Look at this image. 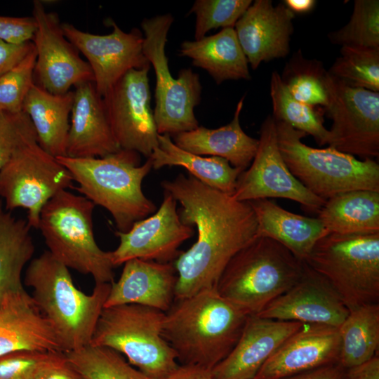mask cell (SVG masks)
I'll list each match as a JSON object with an SVG mask.
<instances>
[{"mask_svg": "<svg viewBox=\"0 0 379 379\" xmlns=\"http://www.w3.org/2000/svg\"><path fill=\"white\" fill-rule=\"evenodd\" d=\"M56 159L78 184L76 190L109 212L117 231L128 232L156 211L142 190V180L152 168L149 158L140 165L139 153L121 149L102 157Z\"/></svg>", "mask_w": 379, "mask_h": 379, "instance_id": "277c9868", "label": "cell"}, {"mask_svg": "<svg viewBox=\"0 0 379 379\" xmlns=\"http://www.w3.org/2000/svg\"><path fill=\"white\" fill-rule=\"evenodd\" d=\"M150 67L128 71L102 97L109 123L119 147L149 158L159 146L148 72Z\"/></svg>", "mask_w": 379, "mask_h": 379, "instance_id": "4fadbf2b", "label": "cell"}, {"mask_svg": "<svg viewBox=\"0 0 379 379\" xmlns=\"http://www.w3.org/2000/svg\"><path fill=\"white\" fill-rule=\"evenodd\" d=\"M161 185L180 203L181 221L197 231L195 243L173 262L178 274L175 299L215 288L232 258L258 237L252 207L190 174H179Z\"/></svg>", "mask_w": 379, "mask_h": 379, "instance_id": "6da1fadb", "label": "cell"}, {"mask_svg": "<svg viewBox=\"0 0 379 379\" xmlns=\"http://www.w3.org/2000/svg\"><path fill=\"white\" fill-rule=\"evenodd\" d=\"M279 152L293 175L309 191L326 201L352 190L379 192V165L362 161L331 147L317 149L301 139L307 135L276 121Z\"/></svg>", "mask_w": 379, "mask_h": 379, "instance_id": "52a82bcc", "label": "cell"}, {"mask_svg": "<svg viewBox=\"0 0 379 379\" xmlns=\"http://www.w3.org/2000/svg\"><path fill=\"white\" fill-rule=\"evenodd\" d=\"M178 274L173 262L131 259L111 284L104 307L135 304L166 313L175 299Z\"/></svg>", "mask_w": 379, "mask_h": 379, "instance_id": "603a6c76", "label": "cell"}, {"mask_svg": "<svg viewBox=\"0 0 379 379\" xmlns=\"http://www.w3.org/2000/svg\"><path fill=\"white\" fill-rule=\"evenodd\" d=\"M326 85L324 109L333 120L328 147L364 159L378 157L379 92L350 86L328 71Z\"/></svg>", "mask_w": 379, "mask_h": 379, "instance_id": "7c38bea8", "label": "cell"}, {"mask_svg": "<svg viewBox=\"0 0 379 379\" xmlns=\"http://www.w3.org/2000/svg\"><path fill=\"white\" fill-rule=\"evenodd\" d=\"M36 30L34 18L0 15V39L11 44H21L32 41Z\"/></svg>", "mask_w": 379, "mask_h": 379, "instance_id": "b9f144b4", "label": "cell"}, {"mask_svg": "<svg viewBox=\"0 0 379 379\" xmlns=\"http://www.w3.org/2000/svg\"><path fill=\"white\" fill-rule=\"evenodd\" d=\"M34 48L32 41L11 44L0 39V77L19 64Z\"/></svg>", "mask_w": 379, "mask_h": 379, "instance_id": "ee69618b", "label": "cell"}, {"mask_svg": "<svg viewBox=\"0 0 379 379\" xmlns=\"http://www.w3.org/2000/svg\"><path fill=\"white\" fill-rule=\"evenodd\" d=\"M338 331L340 350L338 363L345 369L359 366L378 355L379 303L350 310Z\"/></svg>", "mask_w": 379, "mask_h": 379, "instance_id": "1f68e13d", "label": "cell"}, {"mask_svg": "<svg viewBox=\"0 0 379 379\" xmlns=\"http://www.w3.org/2000/svg\"><path fill=\"white\" fill-rule=\"evenodd\" d=\"M328 72L353 87L379 92V48L343 46Z\"/></svg>", "mask_w": 379, "mask_h": 379, "instance_id": "d590c367", "label": "cell"}, {"mask_svg": "<svg viewBox=\"0 0 379 379\" xmlns=\"http://www.w3.org/2000/svg\"><path fill=\"white\" fill-rule=\"evenodd\" d=\"M110 34L100 35L84 32L71 23H62L66 38L86 58L98 94L103 97L129 70L150 67L143 50V34L137 28L123 31L114 21Z\"/></svg>", "mask_w": 379, "mask_h": 379, "instance_id": "2e32d148", "label": "cell"}, {"mask_svg": "<svg viewBox=\"0 0 379 379\" xmlns=\"http://www.w3.org/2000/svg\"><path fill=\"white\" fill-rule=\"evenodd\" d=\"M34 244L27 220L14 216L0 199V298L23 287L22 272Z\"/></svg>", "mask_w": 379, "mask_h": 379, "instance_id": "4dcf8cb0", "label": "cell"}, {"mask_svg": "<svg viewBox=\"0 0 379 379\" xmlns=\"http://www.w3.org/2000/svg\"><path fill=\"white\" fill-rule=\"evenodd\" d=\"M244 100L242 97L239 101L234 117L228 124L215 129L199 126L171 135L173 142L188 152L221 157L233 167L245 171L255 155L259 140L248 135L241 126L239 117Z\"/></svg>", "mask_w": 379, "mask_h": 379, "instance_id": "d4e9b609", "label": "cell"}, {"mask_svg": "<svg viewBox=\"0 0 379 379\" xmlns=\"http://www.w3.org/2000/svg\"><path fill=\"white\" fill-rule=\"evenodd\" d=\"M302 324L249 315L235 346L211 369L213 379H254L269 357Z\"/></svg>", "mask_w": 379, "mask_h": 379, "instance_id": "44dd1931", "label": "cell"}, {"mask_svg": "<svg viewBox=\"0 0 379 379\" xmlns=\"http://www.w3.org/2000/svg\"><path fill=\"white\" fill-rule=\"evenodd\" d=\"M165 313L135 304L104 307L90 345L111 348L149 379L167 376L179 366L162 335Z\"/></svg>", "mask_w": 379, "mask_h": 379, "instance_id": "ba28073f", "label": "cell"}, {"mask_svg": "<svg viewBox=\"0 0 379 379\" xmlns=\"http://www.w3.org/2000/svg\"><path fill=\"white\" fill-rule=\"evenodd\" d=\"M332 44L379 48V1L355 0L347 25L328 34Z\"/></svg>", "mask_w": 379, "mask_h": 379, "instance_id": "8d00e7d4", "label": "cell"}, {"mask_svg": "<svg viewBox=\"0 0 379 379\" xmlns=\"http://www.w3.org/2000/svg\"><path fill=\"white\" fill-rule=\"evenodd\" d=\"M340 350L338 328L303 324L269 357L254 379H284L338 363Z\"/></svg>", "mask_w": 379, "mask_h": 379, "instance_id": "d6986e66", "label": "cell"}, {"mask_svg": "<svg viewBox=\"0 0 379 379\" xmlns=\"http://www.w3.org/2000/svg\"><path fill=\"white\" fill-rule=\"evenodd\" d=\"M348 379H379V357L375 356L369 361L347 369Z\"/></svg>", "mask_w": 379, "mask_h": 379, "instance_id": "7dc6e473", "label": "cell"}, {"mask_svg": "<svg viewBox=\"0 0 379 379\" xmlns=\"http://www.w3.org/2000/svg\"><path fill=\"white\" fill-rule=\"evenodd\" d=\"M349 312L330 284L305 262L299 281L270 302L258 316L338 328Z\"/></svg>", "mask_w": 379, "mask_h": 379, "instance_id": "ac0fdd59", "label": "cell"}, {"mask_svg": "<svg viewBox=\"0 0 379 379\" xmlns=\"http://www.w3.org/2000/svg\"><path fill=\"white\" fill-rule=\"evenodd\" d=\"M249 314L215 288L175 299L165 313L162 335L182 364L212 369L235 346Z\"/></svg>", "mask_w": 379, "mask_h": 379, "instance_id": "7a4b0ae2", "label": "cell"}, {"mask_svg": "<svg viewBox=\"0 0 379 379\" xmlns=\"http://www.w3.org/2000/svg\"><path fill=\"white\" fill-rule=\"evenodd\" d=\"M180 55L192 59V65L206 70L217 84L229 79H251L248 60L234 27L194 41H185Z\"/></svg>", "mask_w": 379, "mask_h": 379, "instance_id": "83f0119b", "label": "cell"}, {"mask_svg": "<svg viewBox=\"0 0 379 379\" xmlns=\"http://www.w3.org/2000/svg\"><path fill=\"white\" fill-rule=\"evenodd\" d=\"M95 206L85 197L62 190L43 207L38 230L48 251L67 267L91 275L95 284H112L111 253L102 250L94 237Z\"/></svg>", "mask_w": 379, "mask_h": 379, "instance_id": "8992f818", "label": "cell"}, {"mask_svg": "<svg viewBox=\"0 0 379 379\" xmlns=\"http://www.w3.org/2000/svg\"><path fill=\"white\" fill-rule=\"evenodd\" d=\"M63 352L85 379H149L111 348L88 345Z\"/></svg>", "mask_w": 379, "mask_h": 379, "instance_id": "836d02e7", "label": "cell"}, {"mask_svg": "<svg viewBox=\"0 0 379 379\" xmlns=\"http://www.w3.org/2000/svg\"><path fill=\"white\" fill-rule=\"evenodd\" d=\"M258 224V237L270 238L305 260L317 242L329 234L318 218L285 210L268 199L248 201Z\"/></svg>", "mask_w": 379, "mask_h": 379, "instance_id": "484cf974", "label": "cell"}, {"mask_svg": "<svg viewBox=\"0 0 379 379\" xmlns=\"http://www.w3.org/2000/svg\"><path fill=\"white\" fill-rule=\"evenodd\" d=\"M32 16L36 22L32 39L36 54L34 84L60 95L80 84L93 82L90 65L65 36L58 15L46 11L41 1L34 0Z\"/></svg>", "mask_w": 379, "mask_h": 379, "instance_id": "9a60e30c", "label": "cell"}, {"mask_svg": "<svg viewBox=\"0 0 379 379\" xmlns=\"http://www.w3.org/2000/svg\"><path fill=\"white\" fill-rule=\"evenodd\" d=\"M173 22V16L168 13L145 18L141 22L143 53L156 77L153 112L157 132L170 136L199 126L194 110L201 95L199 76L191 69H181L177 78L171 74L165 48Z\"/></svg>", "mask_w": 379, "mask_h": 379, "instance_id": "30bf717a", "label": "cell"}, {"mask_svg": "<svg viewBox=\"0 0 379 379\" xmlns=\"http://www.w3.org/2000/svg\"><path fill=\"white\" fill-rule=\"evenodd\" d=\"M317 218L329 233H379V192L352 190L325 201Z\"/></svg>", "mask_w": 379, "mask_h": 379, "instance_id": "f1b7e54d", "label": "cell"}, {"mask_svg": "<svg viewBox=\"0 0 379 379\" xmlns=\"http://www.w3.org/2000/svg\"><path fill=\"white\" fill-rule=\"evenodd\" d=\"M73 92L66 156L102 157L121 149L113 135L102 98L94 83L80 84Z\"/></svg>", "mask_w": 379, "mask_h": 379, "instance_id": "cb8c5ba5", "label": "cell"}, {"mask_svg": "<svg viewBox=\"0 0 379 379\" xmlns=\"http://www.w3.org/2000/svg\"><path fill=\"white\" fill-rule=\"evenodd\" d=\"M34 49L15 67L0 77V110L22 111L24 100L34 84Z\"/></svg>", "mask_w": 379, "mask_h": 379, "instance_id": "f35d334b", "label": "cell"}, {"mask_svg": "<svg viewBox=\"0 0 379 379\" xmlns=\"http://www.w3.org/2000/svg\"><path fill=\"white\" fill-rule=\"evenodd\" d=\"M304 266L279 242L257 237L232 258L215 289L249 315H258L299 281Z\"/></svg>", "mask_w": 379, "mask_h": 379, "instance_id": "5b68a950", "label": "cell"}, {"mask_svg": "<svg viewBox=\"0 0 379 379\" xmlns=\"http://www.w3.org/2000/svg\"><path fill=\"white\" fill-rule=\"evenodd\" d=\"M159 146L149 157L152 168L181 166L202 183L232 195L239 175L242 172L226 159L218 157H202L178 147L168 134L158 135Z\"/></svg>", "mask_w": 379, "mask_h": 379, "instance_id": "f546056e", "label": "cell"}, {"mask_svg": "<svg viewBox=\"0 0 379 379\" xmlns=\"http://www.w3.org/2000/svg\"><path fill=\"white\" fill-rule=\"evenodd\" d=\"M251 4V0L195 1L190 11L196 15L195 40L204 38L212 29L234 27Z\"/></svg>", "mask_w": 379, "mask_h": 379, "instance_id": "74e56055", "label": "cell"}, {"mask_svg": "<svg viewBox=\"0 0 379 379\" xmlns=\"http://www.w3.org/2000/svg\"><path fill=\"white\" fill-rule=\"evenodd\" d=\"M18 351L63 352L54 330L24 288L0 298V357Z\"/></svg>", "mask_w": 379, "mask_h": 379, "instance_id": "7402d4cb", "label": "cell"}, {"mask_svg": "<svg viewBox=\"0 0 379 379\" xmlns=\"http://www.w3.org/2000/svg\"><path fill=\"white\" fill-rule=\"evenodd\" d=\"M33 379H85L67 361L63 352H54Z\"/></svg>", "mask_w": 379, "mask_h": 379, "instance_id": "7bdbcfd3", "label": "cell"}, {"mask_svg": "<svg viewBox=\"0 0 379 379\" xmlns=\"http://www.w3.org/2000/svg\"><path fill=\"white\" fill-rule=\"evenodd\" d=\"M270 96L274 120L312 135L321 146L328 145L330 133L324 126V108L306 105L294 98L277 71L271 75Z\"/></svg>", "mask_w": 379, "mask_h": 379, "instance_id": "d6a6232c", "label": "cell"}, {"mask_svg": "<svg viewBox=\"0 0 379 379\" xmlns=\"http://www.w3.org/2000/svg\"><path fill=\"white\" fill-rule=\"evenodd\" d=\"M70 172L37 142L16 151L0 170V197L11 212L27 210V221L38 230L44 205L62 190L73 187Z\"/></svg>", "mask_w": 379, "mask_h": 379, "instance_id": "8fae6325", "label": "cell"}, {"mask_svg": "<svg viewBox=\"0 0 379 379\" xmlns=\"http://www.w3.org/2000/svg\"><path fill=\"white\" fill-rule=\"evenodd\" d=\"M304 261L330 284L349 310L379 303V233H329Z\"/></svg>", "mask_w": 379, "mask_h": 379, "instance_id": "9c48e42d", "label": "cell"}, {"mask_svg": "<svg viewBox=\"0 0 379 379\" xmlns=\"http://www.w3.org/2000/svg\"><path fill=\"white\" fill-rule=\"evenodd\" d=\"M54 352L18 351L0 357V379H33Z\"/></svg>", "mask_w": 379, "mask_h": 379, "instance_id": "60d3db41", "label": "cell"}, {"mask_svg": "<svg viewBox=\"0 0 379 379\" xmlns=\"http://www.w3.org/2000/svg\"><path fill=\"white\" fill-rule=\"evenodd\" d=\"M159 379H213L211 369L192 364H181L171 373Z\"/></svg>", "mask_w": 379, "mask_h": 379, "instance_id": "bcb514c9", "label": "cell"}, {"mask_svg": "<svg viewBox=\"0 0 379 379\" xmlns=\"http://www.w3.org/2000/svg\"><path fill=\"white\" fill-rule=\"evenodd\" d=\"M314 0H286L285 5L293 13H306L313 8L315 4Z\"/></svg>", "mask_w": 379, "mask_h": 379, "instance_id": "c3c4849f", "label": "cell"}, {"mask_svg": "<svg viewBox=\"0 0 379 379\" xmlns=\"http://www.w3.org/2000/svg\"><path fill=\"white\" fill-rule=\"evenodd\" d=\"M284 379H348V375L347 369L335 363Z\"/></svg>", "mask_w": 379, "mask_h": 379, "instance_id": "f6af8a7d", "label": "cell"}, {"mask_svg": "<svg viewBox=\"0 0 379 379\" xmlns=\"http://www.w3.org/2000/svg\"><path fill=\"white\" fill-rule=\"evenodd\" d=\"M24 284L32 288V296L54 330L63 352L91 344L111 284H95L91 294L84 293L75 286L69 268L48 251L30 260Z\"/></svg>", "mask_w": 379, "mask_h": 379, "instance_id": "3957f363", "label": "cell"}, {"mask_svg": "<svg viewBox=\"0 0 379 379\" xmlns=\"http://www.w3.org/2000/svg\"><path fill=\"white\" fill-rule=\"evenodd\" d=\"M294 18L284 3L274 6L271 0H256L246 9L234 28L252 69L288 54Z\"/></svg>", "mask_w": 379, "mask_h": 379, "instance_id": "ffe728a7", "label": "cell"}, {"mask_svg": "<svg viewBox=\"0 0 379 379\" xmlns=\"http://www.w3.org/2000/svg\"><path fill=\"white\" fill-rule=\"evenodd\" d=\"M74 92L53 94L35 85L31 87L22 105L34 127L37 143L54 157L67 155V142Z\"/></svg>", "mask_w": 379, "mask_h": 379, "instance_id": "4316f807", "label": "cell"}, {"mask_svg": "<svg viewBox=\"0 0 379 379\" xmlns=\"http://www.w3.org/2000/svg\"><path fill=\"white\" fill-rule=\"evenodd\" d=\"M34 142L36 133L27 113L0 110V170L16 151Z\"/></svg>", "mask_w": 379, "mask_h": 379, "instance_id": "ab89813d", "label": "cell"}, {"mask_svg": "<svg viewBox=\"0 0 379 379\" xmlns=\"http://www.w3.org/2000/svg\"><path fill=\"white\" fill-rule=\"evenodd\" d=\"M258 140L252 163L239 175L232 196L241 201L284 198L318 213L325 201L309 191L289 171L279 149L272 115L262 122Z\"/></svg>", "mask_w": 379, "mask_h": 379, "instance_id": "5bb4252c", "label": "cell"}, {"mask_svg": "<svg viewBox=\"0 0 379 379\" xmlns=\"http://www.w3.org/2000/svg\"><path fill=\"white\" fill-rule=\"evenodd\" d=\"M176 206V200L164 191L162 203L154 214L135 222L126 232L117 230L119 244L110 251L114 267L131 259L173 262L182 252L180 245L194 232L192 226L181 221Z\"/></svg>", "mask_w": 379, "mask_h": 379, "instance_id": "e0dca14e", "label": "cell"}, {"mask_svg": "<svg viewBox=\"0 0 379 379\" xmlns=\"http://www.w3.org/2000/svg\"><path fill=\"white\" fill-rule=\"evenodd\" d=\"M326 74L320 61L306 59L299 52L286 64L281 78L297 100L325 109L328 103Z\"/></svg>", "mask_w": 379, "mask_h": 379, "instance_id": "e575fe53", "label": "cell"}]
</instances>
